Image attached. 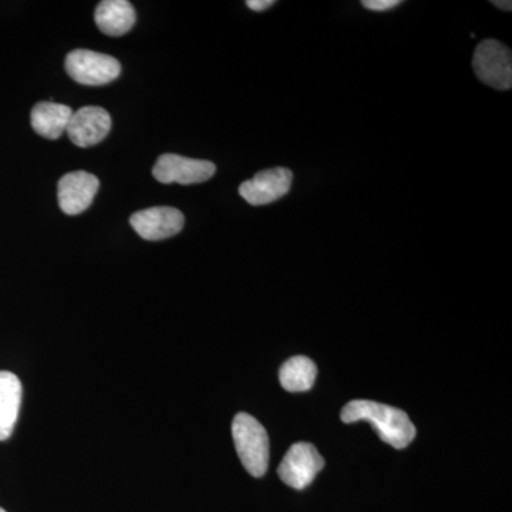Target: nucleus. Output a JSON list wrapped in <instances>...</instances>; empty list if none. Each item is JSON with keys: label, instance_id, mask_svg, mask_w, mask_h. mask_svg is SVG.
I'll return each instance as SVG.
<instances>
[{"label": "nucleus", "instance_id": "obj_13", "mask_svg": "<svg viewBox=\"0 0 512 512\" xmlns=\"http://www.w3.org/2000/svg\"><path fill=\"white\" fill-rule=\"evenodd\" d=\"M72 116L73 110L69 106L53 103V101H40L33 107L30 121H32L33 130L39 136L57 140L66 133Z\"/></svg>", "mask_w": 512, "mask_h": 512}, {"label": "nucleus", "instance_id": "obj_11", "mask_svg": "<svg viewBox=\"0 0 512 512\" xmlns=\"http://www.w3.org/2000/svg\"><path fill=\"white\" fill-rule=\"evenodd\" d=\"M22 383L8 370H0V441L8 440L18 421Z\"/></svg>", "mask_w": 512, "mask_h": 512}, {"label": "nucleus", "instance_id": "obj_4", "mask_svg": "<svg viewBox=\"0 0 512 512\" xmlns=\"http://www.w3.org/2000/svg\"><path fill=\"white\" fill-rule=\"evenodd\" d=\"M66 72L83 86H104L120 76L121 66L113 56L77 49L66 57Z\"/></svg>", "mask_w": 512, "mask_h": 512}, {"label": "nucleus", "instance_id": "obj_15", "mask_svg": "<svg viewBox=\"0 0 512 512\" xmlns=\"http://www.w3.org/2000/svg\"><path fill=\"white\" fill-rule=\"evenodd\" d=\"M362 5L373 12H386L402 5V0H363Z\"/></svg>", "mask_w": 512, "mask_h": 512}, {"label": "nucleus", "instance_id": "obj_12", "mask_svg": "<svg viewBox=\"0 0 512 512\" xmlns=\"http://www.w3.org/2000/svg\"><path fill=\"white\" fill-rule=\"evenodd\" d=\"M136 19V10L127 0H103L94 15L101 32L111 37L126 35L133 29Z\"/></svg>", "mask_w": 512, "mask_h": 512}, {"label": "nucleus", "instance_id": "obj_9", "mask_svg": "<svg viewBox=\"0 0 512 512\" xmlns=\"http://www.w3.org/2000/svg\"><path fill=\"white\" fill-rule=\"evenodd\" d=\"M99 187V178L86 171L63 175L57 188L60 210L67 215L82 214L93 204Z\"/></svg>", "mask_w": 512, "mask_h": 512}, {"label": "nucleus", "instance_id": "obj_17", "mask_svg": "<svg viewBox=\"0 0 512 512\" xmlns=\"http://www.w3.org/2000/svg\"><path fill=\"white\" fill-rule=\"evenodd\" d=\"M493 5L497 6L498 9L505 10V12H511L512 10V2H510V0H508V2H505V0H495Z\"/></svg>", "mask_w": 512, "mask_h": 512}, {"label": "nucleus", "instance_id": "obj_16", "mask_svg": "<svg viewBox=\"0 0 512 512\" xmlns=\"http://www.w3.org/2000/svg\"><path fill=\"white\" fill-rule=\"evenodd\" d=\"M274 5V0H248L247 2L248 8L255 10V12H264V10L269 9Z\"/></svg>", "mask_w": 512, "mask_h": 512}, {"label": "nucleus", "instance_id": "obj_14", "mask_svg": "<svg viewBox=\"0 0 512 512\" xmlns=\"http://www.w3.org/2000/svg\"><path fill=\"white\" fill-rule=\"evenodd\" d=\"M318 369L309 357L295 356L286 360L279 370V380L286 392H308L315 384Z\"/></svg>", "mask_w": 512, "mask_h": 512}, {"label": "nucleus", "instance_id": "obj_3", "mask_svg": "<svg viewBox=\"0 0 512 512\" xmlns=\"http://www.w3.org/2000/svg\"><path fill=\"white\" fill-rule=\"evenodd\" d=\"M473 69L481 82L495 90L512 87V53L498 40L487 39L477 46Z\"/></svg>", "mask_w": 512, "mask_h": 512}, {"label": "nucleus", "instance_id": "obj_7", "mask_svg": "<svg viewBox=\"0 0 512 512\" xmlns=\"http://www.w3.org/2000/svg\"><path fill=\"white\" fill-rule=\"evenodd\" d=\"M292 181L293 174L289 168H271L255 174L251 180L242 183L239 187V195L254 207L272 204L288 195Z\"/></svg>", "mask_w": 512, "mask_h": 512}, {"label": "nucleus", "instance_id": "obj_2", "mask_svg": "<svg viewBox=\"0 0 512 512\" xmlns=\"http://www.w3.org/2000/svg\"><path fill=\"white\" fill-rule=\"evenodd\" d=\"M232 437L239 460L252 477L265 476L269 464V437L265 427L248 413L232 421Z\"/></svg>", "mask_w": 512, "mask_h": 512}, {"label": "nucleus", "instance_id": "obj_1", "mask_svg": "<svg viewBox=\"0 0 512 512\" xmlns=\"http://www.w3.org/2000/svg\"><path fill=\"white\" fill-rule=\"evenodd\" d=\"M340 417L343 423L369 421L380 439L397 450L409 446L416 437V427L403 410L372 400H353L343 407Z\"/></svg>", "mask_w": 512, "mask_h": 512}, {"label": "nucleus", "instance_id": "obj_6", "mask_svg": "<svg viewBox=\"0 0 512 512\" xmlns=\"http://www.w3.org/2000/svg\"><path fill=\"white\" fill-rule=\"evenodd\" d=\"M217 167L211 161L195 160L177 156V154H163L158 158L153 168V175L163 184H201L214 177Z\"/></svg>", "mask_w": 512, "mask_h": 512}, {"label": "nucleus", "instance_id": "obj_18", "mask_svg": "<svg viewBox=\"0 0 512 512\" xmlns=\"http://www.w3.org/2000/svg\"><path fill=\"white\" fill-rule=\"evenodd\" d=\"M0 512H6L5 510H3V508H0Z\"/></svg>", "mask_w": 512, "mask_h": 512}, {"label": "nucleus", "instance_id": "obj_8", "mask_svg": "<svg viewBox=\"0 0 512 512\" xmlns=\"http://www.w3.org/2000/svg\"><path fill=\"white\" fill-rule=\"evenodd\" d=\"M130 224L141 238L161 241L180 234L185 218L177 208L154 207L131 215Z\"/></svg>", "mask_w": 512, "mask_h": 512}, {"label": "nucleus", "instance_id": "obj_5", "mask_svg": "<svg viewBox=\"0 0 512 512\" xmlns=\"http://www.w3.org/2000/svg\"><path fill=\"white\" fill-rule=\"evenodd\" d=\"M325 460L311 443H296L285 454L278 468L279 478L295 490H303L315 480Z\"/></svg>", "mask_w": 512, "mask_h": 512}, {"label": "nucleus", "instance_id": "obj_10", "mask_svg": "<svg viewBox=\"0 0 512 512\" xmlns=\"http://www.w3.org/2000/svg\"><path fill=\"white\" fill-rule=\"evenodd\" d=\"M111 117L109 111L97 106L82 107L73 111L67 126V136L77 147H92L109 136Z\"/></svg>", "mask_w": 512, "mask_h": 512}]
</instances>
